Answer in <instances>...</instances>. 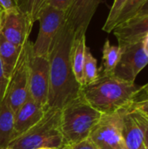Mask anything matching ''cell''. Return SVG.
Masks as SVG:
<instances>
[{"instance_id":"cell-1","label":"cell","mask_w":148,"mask_h":149,"mask_svg":"<svg viewBox=\"0 0 148 149\" xmlns=\"http://www.w3.org/2000/svg\"><path fill=\"white\" fill-rule=\"evenodd\" d=\"M74 36L71 25L65 22L49 53L50 84L46 107L62 109L79 95L81 86L75 79L71 60Z\"/></svg>"},{"instance_id":"cell-2","label":"cell","mask_w":148,"mask_h":149,"mask_svg":"<svg viewBox=\"0 0 148 149\" xmlns=\"http://www.w3.org/2000/svg\"><path fill=\"white\" fill-rule=\"evenodd\" d=\"M139 87L116 75L99 72V77L80 87V94L102 114L113 113L128 108Z\"/></svg>"},{"instance_id":"cell-3","label":"cell","mask_w":148,"mask_h":149,"mask_svg":"<svg viewBox=\"0 0 148 149\" xmlns=\"http://www.w3.org/2000/svg\"><path fill=\"white\" fill-rule=\"evenodd\" d=\"M79 93L61 109L60 130L64 145L71 146L89 138L102 117Z\"/></svg>"},{"instance_id":"cell-4","label":"cell","mask_w":148,"mask_h":149,"mask_svg":"<svg viewBox=\"0 0 148 149\" xmlns=\"http://www.w3.org/2000/svg\"><path fill=\"white\" fill-rule=\"evenodd\" d=\"M61 109L46 107L43 118L31 128L10 141L11 149L57 148L64 145L60 130Z\"/></svg>"},{"instance_id":"cell-5","label":"cell","mask_w":148,"mask_h":149,"mask_svg":"<svg viewBox=\"0 0 148 149\" xmlns=\"http://www.w3.org/2000/svg\"><path fill=\"white\" fill-rule=\"evenodd\" d=\"M32 42L28 39L24 45L17 64L9 79L6 94L3 100L7 101L15 113L30 97V56Z\"/></svg>"},{"instance_id":"cell-6","label":"cell","mask_w":148,"mask_h":149,"mask_svg":"<svg viewBox=\"0 0 148 149\" xmlns=\"http://www.w3.org/2000/svg\"><path fill=\"white\" fill-rule=\"evenodd\" d=\"M39 31L37 39L32 43V52L49 57L54 40L65 22V11L51 5L45 6L38 18Z\"/></svg>"},{"instance_id":"cell-7","label":"cell","mask_w":148,"mask_h":149,"mask_svg":"<svg viewBox=\"0 0 148 149\" xmlns=\"http://www.w3.org/2000/svg\"><path fill=\"white\" fill-rule=\"evenodd\" d=\"M124 110L103 114L99 121L93 127L89 138L98 149H116L124 142L122 138Z\"/></svg>"},{"instance_id":"cell-8","label":"cell","mask_w":148,"mask_h":149,"mask_svg":"<svg viewBox=\"0 0 148 149\" xmlns=\"http://www.w3.org/2000/svg\"><path fill=\"white\" fill-rule=\"evenodd\" d=\"M30 96L44 107H47L50 65L49 57L36 55L31 52L30 56Z\"/></svg>"},{"instance_id":"cell-9","label":"cell","mask_w":148,"mask_h":149,"mask_svg":"<svg viewBox=\"0 0 148 149\" xmlns=\"http://www.w3.org/2000/svg\"><path fill=\"white\" fill-rule=\"evenodd\" d=\"M32 26L29 17L18 8L3 10L0 34L10 43L23 46L30 39Z\"/></svg>"},{"instance_id":"cell-10","label":"cell","mask_w":148,"mask_h":149,"mask_svg":"<svg viewBox=\"0 0 148 149\" xmlns=\"http://www.w3.org/2000/svg\"><path fill=\"white\" fill-rule=\"evenodd\" d=\"M121 57L113 72L117 77L134 83L139 73L147 65L148 55L143 41L121 46Z\"/></svg>"},{"instance_id":"cell-11","label":"cell","mask_w":148,"mask_h":149,"mask_svg":"<svg viewBox=\"0 0 148 149\" xmlns=\"http://www.w3.org/2000/svg\"><path fill=\"white\" fill-rule=\"evenodd\" d=\"M148 119L138 111L126 108L123 113L122 138L128 149H142Z\"/></svg>"},{"instance_id":"cell-12","label":"cell","mask_w":148,"mask_h":149,"mask_svg":"<svg viewBox=\"0 0 148 149\" xmlns=\"http://www.w3.org/2000/svg\"><path fill=\"white\" fill-rule=\"evenodd\" d=\"M101 0H72L65 10L67 22L75 34L86 33L88 26Z\"/></svg>"},{"instance_id":"cell-13","label":"cell","mask_w":148,"mask_h":149,"mask_svg":"<svg viewBox=\"0 0 148 149\" xmlns=\"http://www.w3.org/2000/svg\"><path fill=\"white\" fill-rule=\"evenodd\" d=\"M45 110V107L35 101L30 96L27 100L14 113V130L12 140L23 134L36 125L44 115Z\"/></svg>"},{"instance_id":"cell-14","label":"cell","mask_w":148,"mask_h":149,"mask_svg":"<svg viewBox=\"0 0 148 149\" xmlns=\"http://www.w3.org/2000/svg\"><path fill=\"white\" fill-rule=\"evenodd\" d=\"M112 32L120 47L142 42L148 34V15L133 17L118 24Z\"/></svg>"},{"instance_id":"cell-15","label":"cell","mask_w":148,"mask_h":149,"mask_svg":"<svg viewBox=\"0 0 148 149\" xmlns=\"http://www.w3.org/2000/svg\"><path fill=\"white\" fill-rule=\"evenodd\" d=\"M86 43H85V34L79 33L75 34L71 52V60L72 72L77 82L80 86H85L84 80V63H85V55Z\"/></svg>"},{"instance_id":"cell-16","label":"cell","mask_w":148,"mask_h":149,"mask_svg":"<svg viewBox=\"0 0 148 149\" xmlns=\"http://www.w3.org/2000/svg\"><path fill=\"white\" fill-rule=\"evenodd\" d=\"M23 46H17L10 43L0 34V59L5 76L9 79L17 64Z\"/></svg>"},{"instance_id":"cell-17","label":"cell","mask_w":148,"mask_h":149,"mask_svg":"<svg viewBox=\"0 0 148 149\" xmlns=\"http://www.w3.org/2000/svg\"><path fill=\"white\" fill-rule=\"evenodd\" d=\"M14 112L5 100L0 104V149H6L12 140Z\"/></svg>"},{"instance_id":"cell-18","label":"cell","mask_w":148,"mask_h":149,"mask_svg":"<svg viewBox=\"0 0 148 149\" xmlns=\"http://www.w3.org/2000/svg\"><path fill=\"white\" fill-rule=\"evenodd\" d=\"M102 72L113 74L120 62L121 49L119 45H113L108 39L106 40L102 50Z\"/></svg>"},{"instance_id":"cell-19","label":"cell","mask_w":148,"mask_h":149,"mask_svg":"<svg viewBox=\"0 0 148 149\" xmlns=\"http://www.w3.org/2000/svg\"><path fill=\"white\" fill-rule=\"evenodd\" d=\"M49 0H17V8L25 13L34 24Z\"/></svg>"},{"instance_id":"cell-20","label":"cell","mask_w":148,"mask_h":149,"mask_svg":"<svg viewBox=\"0 0 148 149\" xmlns=\"http://www.w3.org/2000/svg\"><path fill=\"white\" fill-rule=\"evenodd\" d=\"M84 80L85 85L90 84L94 81L99 74V70L97 65V59L93 57L89 47L86 46L85 55V63H84Z\"/></svg>"},{"instance_id":"cell-21","label":"cell","mask_w":148,"mask_h":149,"mask_svg":"<svg viewBox=\"0 0 148 149\" xmlns=\"http://www.w3.org/2000/svg\"><path fill=\"white\" fill-rule=\"evenodd\" d=\"M147 2L148 0H127L120 11L119 17L116 20L115 27L118 24L133 17Z\"/></svg>"},{"instance_id":"cell-22","label":"cell","mask_w":148,"mask_h":149,"mask_svg":"<svg viewBox=\"0 0 148 149\" xmlns=\"http://www.w3.org/2000/svg\"><path fill=\"white\" fill-rule=\"evenodd\" d=\"M127 0H114L112 7L110 9L109 14L107 16V18L102 27V30L106 32H112L113 30L115 27V24H116V20L119 17L121 10L123 9L125 3H126Z\"/></svg>"},{"instance_id":"cell-23","label":"cell","mask_w":148,"mask_h":149,"mask_svg":"<svg viewBox=\"0 0 148 149\" xmlns=\"http://www.w3.org/2000/svg\"><path fill=\"white\" fill-rule=\"evenodd\" d=\"M8 84H9V79L5 76L3 66L0 59V104L2 103V101L3 100L5 97Z\"/></svg>"},{"instance_id":"cell-24","label":"cell","mask_w":148,"mask_h":149,"mask_svg":"<svg viewBox=\"0 0 148 149\" xmlns=\"http://www.w3.org/2000/svg\"><path fill=\"white\" fill-rule=\"evenodd\" d=\"M145 101H148V83L139 87V89L137 90V92L133 99L132 104L145 102Z\"/></svg>"},{"instance_id":"cell-25","label":"cell","mask_w":148,"mask_h":149,"mask_svg":"<svg viewBox=\"0 0 148 149\" xmlns=\"http://www.w3.org/2000/svg\"><path fill=\"white\" fill-rule=\"evenodd\" d=\"M70 149H98L95 144L91 141L90 138H87L80 142L69 146Z\"/></svg>"},{"instance_id":"cell-26","label":"cell","mask_w":148,"mask_h":149,"mask_svg":"<svg viewBox=\"0 0 148 149\" xmlns=\"http://www.w3.org/2000/svg\"><path fill=\"white\" fill-rule=\"evenodd\" d=\"M72 1V0H49L47 3V5H51V6H53L55 8L60 9L65 11L70 6Z\"/></svg>"},{"instance_id":"cell-27","label":"cell","mask_w":148,"mask_h":149,"mask_svg":"<svg viewBox=\"0 0 148 149\" xmlns=\"http://www.w3.org/2000/svg\"><path fill=\"white\" fill-rule=\"evenodd\" d=\"M129 108H132V109L138 111L139 113H140L142 115H144L145 117H147L148 119V101L132 104L129 107Z\"/></svg>"},{"instance_id":"cell-28","label":"cell","mask_w":148,"mask_h":149,"mask_svg":"<svg viewBox=\"0 0 148 149\" xmlns=\"http://www.w3.org/2000/svg\"><path fill=\"white\" fill-rule=\"evenodd\" d=\"M0 8L3 10H10L17 8V0H0Z\"/></svg>"},{"instance_id":"cell-29","label":"cell","mask_w":148,"mask_h":149,"mask_svg":"<svg viewBox=\"0 0 148 149\" xmlns=\"http://www.w3.org/2000/svg\"><path fill=\"white\" fill-rule=\"evenodd\" d=\"M146 15H148V2L137 12V14L134 17H141Z\"/></svg>"},{"instance_id":"cell-30","label":"cell","mask_w":148,"mask_h":149,"mask_svg":"<svg viewBox=\"0 0 148 149\" xmlns=\"http://www.w3.org/2000/svg\"><path fill=\"white\" fill-rule=\"evenodd\" d=\"M144 146L146 148L148 149V122L146 131H145V135H144Z\"/></svg>"},{"instance_id":"cell-31","label":"cell","mask_w":148,"mask_h":149,"mask_svg":"<svg viewBox=\"0 0 148 149\" xmlns=\"http://www.w3.org/2000/svg\"><path fill=\"white\" fill-rule=\"evenodd\" d=\"M143 45H144V49L146 51V52L148 55V34L146 36V38L143 40Z\"/></svg>"},{"instance_id":"cell-32","label":"cell","mask_w":148,"mask_h":149,"mask_svg":"<svg viewBox=\"0 0 148 149\" xmlns=\"http://www.w3.org/2000/svg\"><path fill=\"white\" fill-rule=\"evenodd\" d=\"M116 149H128V148H126V146L125 145V143H124V142H122L120 146H118V147H117V148Z\"/></svg>"},{"instance_id":"cell-33","label":"cell","mask_w":148,"mask_h":149,"mask_svg":"<svg viewBox=\"0 0 148 149\" xmlns=\"http://www.w3.org/2000/svg\"><path fill=\"white\" fill-rule=\"evenodd\" d=\"M56 149H70V147H69V146H67V145H62L61 147L57 148Z\"/></svg>"},{"instance_id":"cell-34","label":"cell","mask_w":148,"mask_h":149,"mask_svg":"<svg viewBox=\"0 0 148 149\" xmlns=\"http://www.w3.org/2000/svg\"><path fill=\"white\" fill-rule=\"evenodd\" d=\"M2 14H3V10L0 8V29H1V21H2Z\"/></svg>"},{"instance_id":"cell-35","label":"cell","mask_w":148,"mask_h":149,"mask_svg":"<svg viewBox=\"0 0 148 149\" xmlns=\"http://www.w3.org/2000/svg\"><path fill=\"white\" fill-rule=\"evenodd\" d=\"M38 149H56L53 148H38Z\"/></svg>"},{"instance_id":"cell-36","label":"cell","mask_w":148,"mask_h":149,"mask_svg":"<svg viewBox=\"0 0 148 149\" xmlns=\"http://www.w3.org/2000/svg\"><path fill=\"white\" fill-rule=\"evenodd\" d=\"M6 149H11V148H6Z\"/></svg>"},{"instance_id":"cell-37","label":"cell","mask_w":148,"mask_h":149,"mask_svg":"<svg viewBox=\"0 0 148 149\" xmlns=\"http://www.w3.org/2000/svg\"><path fill=\"white\" fill-rule=\"evenodd\" d=\"M144 149H147V148H145V146H144Z\"/></svg>"},{"instance_id":"cell-38","label":"cell","mask_w":148,"mask_h":149,"mask_svg":"<svg viewBox=\"0 0 148 149\" xmlns=\"http://www.w3.org/2000/svg\"><path fill=\"white\" fill-rule=\"evenodd\" d=\"M142 149H144V147H143V148H142Z\"/></svg>"}]
</instances>
